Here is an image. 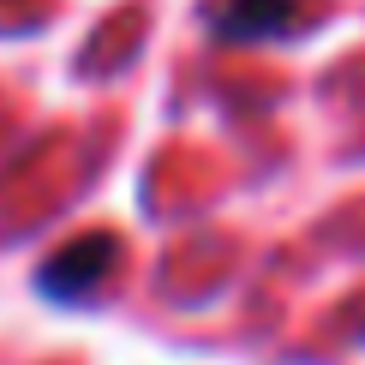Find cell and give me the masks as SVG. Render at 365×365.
<instances>
[{"label":"cell","mask_w":365,"mask_h":365,"mask_svg":"<svg viewBox=\"0 0 365 365\" xmlns=\"http://www.w3.org/2000/svg\"><path fill=\"white\" fill-rule=\"evenodd\" d=\"M210 30L216 42H282L299 30V0H227Z\"/></svg>","instance_id":"obj_2"},{"label":"cell","mask_w":365,"mask_h":365,"mask_svg":"<svg viewBox=\"0 0 365 365\" xmlns=\"http://www.w3.org/2000/svg\"><path fill=\"white\" fill-rule=\"evenodd\" d=\"M114 264H120V240L114 234H78V240H66L60 252L42 257L36 294L60 299V306H84V299L102 294V282L114 276Z\"/></svg>","instance_id":"obj_1"}]
</instances>
